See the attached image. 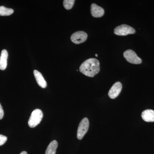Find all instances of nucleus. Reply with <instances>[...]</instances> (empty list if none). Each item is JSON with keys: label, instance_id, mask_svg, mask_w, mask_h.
<instances>
[{"label": "nucleus", "instance_id": "f257e3e1", "mask_svg": "<svg viewBox=\"0 0 154 154\" xmlns=\"http://www.w3.org/2000/svg\"><path fill=\"white\" fill-rule=\"evenodd\" d=\"M79 71L87 76L94 77L100 71V63L96 59H89L82 64Z\"/></svg>", "mask_w": 154, "mask_h": 154}, {"label": "nucleus", "instance_id": "f03ea898", "mask_svg": "<svg viewBox=\"0 0 154 154\" xmlns=\"http://www.w3.org/2000/svg\"><path fill=\"white\" fill-rule=\"evenodd\" d=\"M43 117V113L40 109H36L33 110L31 113L28 124L30 128H34L41 122Z\"/></svg>", "mask_w": 154, "mask_h": 154}, {"label": "nucleus", "instance_id": "7ed1b4c3", "mask_svg": "<svg viewBox=\"0 0 154 154\" xmlns=\"http://www.w3.org/2000/svg\"><path fill=\"white\" fill-rule=\"evenodd\" d=\"M114 33L118 36H126L128 34H134L135 30L129 25H122L116 27L114 29Z\"/></svg>", "mask_w": 154, "mask_h": 154}, {"label": "nucleus", "instance_id": "20e7f679", "mask_svg": "<svg viewBox=\"0 0 154 154\" xmlns=\"http://www.w3.org/2000/svg\"><path fill=\"white\" fill-rule=\"evenodd\" d=\"M123 56L126 60L130 63L134 64L141 63V59L138 57L136 53L132 50L128 49L125 51L123 53Z\"/></svg>", "mask_w": 154, "mask_h": 154}, {"label": "nucleus", "instance_id": "39448f33", "mask_svg": "<svg viewBox=\"0 0 154 154\" xmlns=\"http://www.w3.org/2000/svg\"><path fill=\"white\" fill-rule=\"evenodd\" d=\"M89 127V121L87 118L82 119L78 127L77 131V138L78 139L82 140L88 132Z\"/></svg>", "mask_w": 154, "mask_h": 154}, {"label": "nucleus", "instance_id": "423d86ee", "mask_svg": "<svg viewBox=\"0 0 154 154\" xmlns=\"http://www.w3.org/2000/svg\"><path fill=\"white\" fill-rule=\"evenodd\" d=\"M88 34L84 31H78L72 34L71 40L76 44L83 43L87 40Z\"/></svg>", "mask_w": 154, "mask_h": 154}, {"label": "nucleus", "instance_id": "0eeeda50", "mask_svg": "<svg viewBox=\"0 0 154 154\" xmlns=\"http://www.w3.org/2000/svg\"><path fill=\"white\" fill-rule=\"evenodd\" d=\"M122 89V85L120 82H116L112 86L108 92V96L111 99H114L119 95Z\"/></svg>", "mask_w": 154, "mask_h": 154}, {"label": "nucleus", "instance_id": "6e6552de", "mask_svg": "<svg viewBox=\"0 0 154 154\" xmlns=\"http://www.w3.org/2000/svg\"><path fill=\"white\" fill-rule=\"evenodd\" d=\"M91 13L92 16L96 18H100L104 15V9L96 4H92L91 6Z\"/></svg>", "mask_w": 154, "mask_h": 154}, {"label": "nucleus", "instance_id": "1a4fd4ad", "mask_svg": "<svg viewBox=\"0 0 154 154\" xmlns=\"http://www.w3.org/2000/svg\"><path fill=\"white\" fill-rule=\"evenodd\" d=\"M33 74L38 85L42 88H46L47 87V83L41 73L36 70H34Z\"/></svg>", "mask_w": 154, "mask_h": 154}, {"label": "nucleus", "instance_id": "9d476101", "mask_svg": "<svg viewBox=\"0 0 154 154\" xmlns=\"http://www.w3.org/2000/svg\"><path fill=\"white\" fill-rule=\"evenodd\" d=\"M141 117L143 120L147 122H154V110L151 109L144 110L142 113Z\"/></svg>", "mask_w": 154, "mask_h": 154}, {"label": "nucleus", "instance_id": "9b49d317", "mask_svg": "<svg viewBox=\"0 0 154 154\" xmlns=\"http://www.w3.org/2000/svg\"><path fill=\"white\" fill-rule=\"evenodd\" d=\"M8 51L5 49L3 50L0 56V69L4 70L7 66V60H8Z\"/></svg>", "mask_w": 154, "mask_h": 154}, {"label": "nucleus", "instance_id": "f8f14e48", "mask_svg": "<svg viewBox=\"0 0 154 154\" xmlns=\"http://www.w3.org/2000/svg\"><path fill=\"white\" fill-rule=\"evenodd\" d=\"M57 147V142L55 140L52 141L48 146L45 154H55Z\"/></svg>", "mask_w": 154, "mask_h": 154}, {"label": "nucleus", "instance_id": "ddd939ff", "mask_svg": "<svg viewBox=\"0 0 154 154\" xmlns=\"http://www.w3.org/2000/svg\"><path fill=\"white\" fill-rule=\"evenodd\" d=\"M12 9L8 8L4 6H0V16H8L14 13Z\"/></svg>", "mask_w": 154, "mask_h": 154}, {"label": "nucleus", "instance_id": "4468645a", "mask_svg": "<svg viewBox=\"0 0 154 154\" xmlns=\"http://www.w3.org/2000/svg\"><path fill=\"white\" fill-rule=\"evenodd\" d=\"M75 1L74 0H64L63 1V6L66 10H70L72 8Z\"/></svg>", "mask_w": 154, "mask_h": 154}, {"label": "nucleus", "instance_id": "2eb2a0df", "mask_svg": "<svg viewBox=\"0 0 154 154\" xmlns=\"http://www.w3.org/2000/svg\"><path fill=\"white\" fill-rule=\"evenodd\" d=\"M8 140V138L5 136L0 134V146L3 145Z\"/></svg>", "mask_w": 154, "mask_h": 154}, {"label": "nucleus", "instance_id": "dca6fc26", "mask_svg": "<svg viewBox=\"0 0 154 154\" xmlns=\"http://www.w3.org/2000/svg\"><path fill=\"white\" fill-rule=\"evenodd\" d=\"M4 112L3 110V107L0 103V119H2L4 117Z\"/></svg>", "mask_w": 154, "mask_h": 154}, {"label": "nucleus", "instance_id": "f3484780", "mask_svg": "<svg viewBox=\"0 0 154 154\" xmlns=\"http://www.w3.org/2000/svg\"><path fill=\"white\" fill-rule=\"evenodd\" d=\"M20 154H27V152L25 151H23Z\"/></svg>", "mask_w": 154, "mask_h": 154}, {"label": "nucleus", "instance_id": "a211bd4d", "mask_svg": "<svg viewBox=\"0 0 154 154\" xmlns=\"http://www.w3.org/2000/svg\"><path fill=\"white\" fill-rule=\"evenodd\" d=\"M95 55H96V57H98V54H95Z\"/></svg>", "mask_w": 154, "mask_h": 154}]
</instances>
